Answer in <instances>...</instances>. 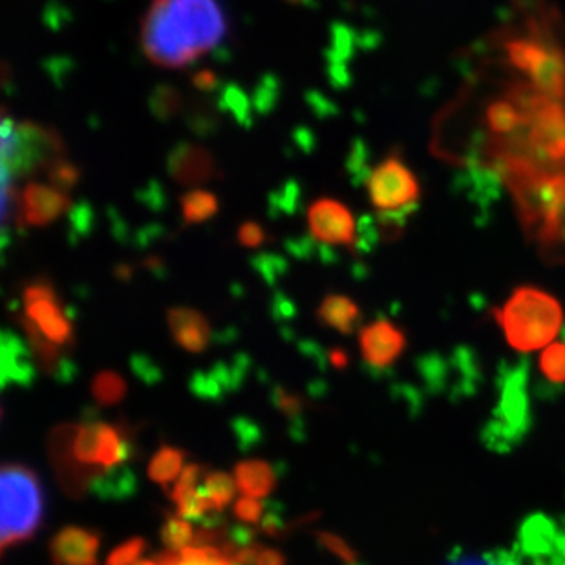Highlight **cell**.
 Instances as JSON below:
<instances>
[{"mask_svg":"<svg viewBox=\"0 0 565 565\" xmlns=\"http://www.w3.org/2000/svg\"><path fill=\"white\" fill-rule=\"evenodd\" d=\"M188 452L182 448L171 447V445H161L160 450L152 456L149 463V478L158 483V486L166 487L172 481H178L182 475L183 463H185Z\"/></svg>","mask_w":565,"mask_h":565,"instance_id":"ffe728a7","label":"cell"},{"mask_svg":"<svg viewBox=\"0 0 565 565\" xmlns=\"http://www.w3.org/2000/svg\"><path fill=\"white\" fill-rule=\"evenodd\" d=\"M72 207L74 205L68 192L61 191L54 185L30 182L19 196L15 224L19 231H26L28 227H46Z\"/></svg>","mask_w":565,"mask_h":565,"instance_id":"9c48e42d","label":"cell"},{"mask_svg":"<svg viewBox=\"0 0 565 565\" xmlns=\"http://www.w3.org/2000/svg\"><path fill=\"white\" fill-rule=\"evenodd\" d=\"M540 372L551 384H565V341L551 342L540 358Z\"/></svg>","mask_w":565,"mask_h":565,"instance_id":"4dcf8cb0","label":"cell"},{"mask_svg":"<svg viewBox=\"0 0 565 565\" xmlns=\"http://www.w3.org/2000/svg\"><path fill=\"white\" fill-rule=\"evenodd\" d=\"M143 267L147 271L152 273L154 277L163 278L167 275V266L163 258L160 256H149V258H145Z\"/></svg>","mask_w":565,"mask_h":565,"instance_id":"6f0895ef","label":"cell"},{"mask_svg":"<svg viewBox=\"0 0 565 565\" xmlns=\"http://www.w3.org/2000/svg\"><path fill=\"white\" fill-rule=\"evenodd\" d=\"M236 238H238V244H241L242 247H252V249L264 246V244L269 241V236H267L264 227H262L260 224H256V222H252V220H247V222H244V224L238 227Z\"/></svg>","mask_w":565,"mask_h":565,"instance_id":"f6af8a7d","label":"cell"},{"mask_svg":"<svg viewBox=\"0 0 565 565\" xmlns=\"http://www.w3.org/2000/svg\"><path fill=\"white\" fill-rule=\"evenodd\" d=\"M141 202L147 205V207L152 209V211H161V209L166 207V198H163V191L158 185H150V188L145 189V196L139 198Z\"/></svg>","mask_w":565,"mask_h":565,"instance_id":"db71d44e","label":"cell"},{"mask_svg":"<svg viewBox=\"0 0 565 565\" xmlns=\"http://www.w3.org/2000/svg\"><path fill=\"white\" fill-rule=\"evenodd\" d=\"M99 438H102V422L81 423L79 427H75V436L70 445L72 450V458L75 463L83 465V467H99L97 459H99Z\"/></svg>","mask_w":565,"mask_h":565,"instance_id":"7402d4cb","label":"cell"},{"mask_svg":"<svg viewBox=\"0 0 565 565\" xmlns=\"http://www.w3.org/2000/svg\"><path fill=\"white\" fill-rule=\"evenodd\" d=\"M114 277L118 278L119 282H130L134 277L132 266L128 264H118L114 269Z\"/></svg>","mask_w":565,"mask_h":565,"instance_id":"91938a15","label":"cell"},{"mask_svg":"<svg viewBox=\"0 0 565 565\" xmlns=\"http://www.w3.org/2000/svg\"><path fill=\"white\" fill-rule=\"evenodd\" d=\"M297 350H299L302 358L308 359L319 370H326V364L330 363V355L324 352V348L320 347L319 342L311 341V339L297 342Z\"/></svg>","mask_w":565,"mask_h":565,"instance_id":"f907efd6","label":"cell"},{"mask_svg":"<svg viewBox=\"0 0 565 565\" xmlns=\"http://www.w3.org/2000/svg\"><path fill=\"white\" fill-rule=\"evenodd\" d=\"M24 315L32 319L39 330L61 348L74 347V326L68 310L60 302V295L49 277L33 278L22 289Z\"/></svg>","mask_w":565,"mask_h":565,"instance_id":"8992f818","label":"cell"},{"mask_svg":"<svg viewBox=\"0 0 565 565\" xmlns=\"http://www.w3.org/2000/svg\"><path fill=\"white\" fill-rule=\"evenodd\" d=\"M17 322L21 326L22 331L26 333V341L32 350L33 359L38 363V369L46 375L54 377L55 372L60 369L61 361L66 355L61 352V347L50 341L43 331L39 330L32 319H28L26 315L15 313Z\"/></svg>","mask_w":565,"mask_h":565,"instance_id":"d6986e66","label":"cell"},{"mask_svg":"<svg viewBox=\"0 0 565 565\" xmlns=\"http://www.w3.org/2000/svg\"><path fill=\"white\" fill-rule=\"evenodd\" d=\"M315 536H317L320 547H324L326 551H330L331 555L341 558L344 565L359 564L358 551L353 550L352 545L348 544L347 540L339 534L319 531V533H315Z\"/></svg>","mask_w":565,"mask_h":565,"instance_id":"8d00e7d4","label":"cell"},{"mask_svg":"<svg viewBox=\"0 0 565 565\" xmlns=\"http://www.w3.org/2000/svg\"><path fill=\"white\" fill-rule=\"evenodd\" d=\"M269 401H271V405L288 419V423L297 422V419L305 417L302 414H305L306 411V399L300 394L289 392V390L284 388V386H275V388L269 392Z\"/></svg>","mask_w":565,"mask_h":565,"instance_id":"836d02e7","label":"cell"},{"mask_svg":"<svg viewBox=\"0 0 565 565\" xmlns=\"http://www.w3.org/2000/svg\"><path fill=\"white\" fill-rule=\"evenodd\" d=\"M38 379V363L33 359L30 344L22 341L15 331L4 330L0 335V384L8 388L17 384L21 388H32Z\"/></svg>","mask_w":565,"mask_h":565,"instance_id":"4fadbf2b","label":"cell"},{"mask_svg":"<svg viewBox=\"0 0 565 565\" xmlns=\"http://www.w3.org/2000/svg\"><path fill=\"white\" fill-rule=\"evenodd\" d=\"M366 188H369L370 202L379 213L416 209L422 198V188L416 174L395 150L372 169L366 180Z\"/></svg>","mask_w":565,"mask_h":565,"instance_id":"5b68a950","label":"cell"},{"mask_svg":"<svg viewBox=\"0 0 565 565\" xmlns=\"http://www.w3.org/2000/svg\"><path fill=\"white\" fill-rule=\"evenodd\" d=\"M191 85L194 90L200 92V94H216V92L222 90V79H220V75L211 68H202L194 72L191 75Z\"/></svg>","mask_w":565,"mask_h":565,"instance_id":"c3c4849f","label":"cell"},{"mask_svg":"<svg viewBox=\"0 0 565 565\" xmlns=\"http://www.w3.org/2000/svg\"><path fill=\"white\" fill-rule=\"evenodd\" d=\"M308 103H310V107L313 108L317 116H330V114L335 113V105H331L326 97L319 96L317 92L308 94Z\"/></svg>","mask_w":565,"mask_h":565,"instance_id":"9f6ffc18","label":"cell"},{"mask_svg":"<svg viewBox=\"0 0 565 565\" xmlns=\"http://www.w3.org/2000/svg\"><path fill=\"white\" fill-rule=\"evenodd\" d=\"M68 156V147L57 128L38 121L2 119V180L17 182L49 171Z\"/></svg>","mask_w":565,"mask_h":565,"instance_id":"3957f363","label":"cell"},{"mask_svg":"<svg viewBox=\"0 0 565 565\" xmlns=\"http://www.w3.org/2000/svg\"><path fill=\"white\" fill-rule=\"evenodd\" d=\"M233 565H244V564H241V562L233 561Z\"/></svg>","mask_w":565,"mask_h":565,"instance_id":"e7e4bbea","label":"cell"},{"mask_svg":"<svg viewBox=\"0 0 565 565\" xmlns=\"http://www.w3.org/2000/svg\"><path fill=\"white\" fill-rule=\"evenodd\" d=\"M102 547V536L85 527H64L55 534L50 551L54 565H99L97 553Z\"/></svg>","mask_w":565,"mask_h":565,"instance_id":"5bb4252c","label":"cell"},{"mask_svg":"<svg viewBox=\"0 0 565 565\" xmlns=\"http://www.w3.org/2000/svg\"><path fill=\"white\" fill-rule=\"evenodd\" d=\"M134 565H160V564H158V562H156L154 558H152V561H138Z\"/></svg>","mask_w":565,"mask_h":565,"instance_id":"be15d7a7","label":"cell"},{"mask_svg":"<svg viewBox=\"0 0 565 565\" xmlns=\"http://www.w3.org/2000/svg\"><path fill=\"white\" fill-rule=\"evenodd\" d=\"M46 177H49L50 185L70 192L79 183L83 171L75 163H72L68 158H63V160L55 161L54 166L50 167Z\"/></svg>","mask_w":565,"mask_h":565,"instance_id":"d590c367","label":"cell"},{"mask_svg":"<svg viewBox=\"0 0 565 565\" xmlns=\"http://www.w3.org/2000/svg\"><path fill=\"white\" fill-rule=\"evenodd\" d=\"M361 310H359L358 302L350 299L347 295H328L322 302H320L319 310H317V319L320 324L328 326L331 330H337L342 335H352L353 331L358 330L361 324Z\"/></svg>","mask_w":565,"mask_h":565,"instance_id":"ac0fdd59","label":"cell"},{"mask_svg":"<svg viewBox=\"0 0 565 565\" xmlns=\"http://www.w3.org/2000/svg\"><path fill=\"white\" fill-rule=\"evenodd\" d=\"M498 322L502 326L507 342L516 352H534L550 347L561 333L564 310L561 302L544 289L523 286L498 311Z\"/></svg>","mask_w":565,"mask_h":565,"instance_id":"7a4b0ae2","label":"cell"},{"mask_svg":"<svg viewBox=\"0 0 565 565\" xmlns=\"http://www.w3.org/2000/svg\"><path fill=\"white\" fill-rule=\"evenodd\" d=\"M284 2L295 6H315V0H284Z\"/></svg>","mask_w":565,"mask_h":565,"instance_id":"6125c7cd","label":"cell"},{"mask_svg":"<svg viewBox=\"0 0 565 565\" xmlns=\"http://www.w3.org/2000/svg\"><path fill=\"white\" fill-rule=\"evenodd\" d=\"M278 99H280V81L277 75H262L255 92H253V107L256 114L267 116L277 108Z\"/></svg>","mask_w":565,"mask_h":565,"instance_id":"1f68e13d","label":"cell"},{"mask_svg":"<svg viewBox=\"0 0 565 565\" xmlns=\"http://www.w3.org/2000/svg\"><path fill=\"white\" fill-rule=\"evenodd\" d=\"M220 114L216 103L196 99L185 110V124L198 138H209L220 128Z\"/></svg>","mask_w":565,"mask_h":565,"instance_id":"d4e9b609","label":"cell"},{"mask_svg":"<svg viewBox=\"0 0 565 565\" xmlns=\"http://www.w3.org/2000/svg\"><path fill=\"white\" fill-rule=\"evenodd\" d=\"M231 430L235 436L236 447L241 448L242 452H252L264 443V430L249 417H235L231 422Z\"/></svg>","mask_w":565,"mask_h":565,"instance_id":"e575fe53","label":"cell"},{"mask_svg":"<svg viewBox=\"0 0 565 565\" xmlns=\"http://www.w3.org/2000/svg\"><path fill=\"white\" fill-rule=\"evenodd\" d=\"M448 565H518L514 556L507 553H487L483 556L456 555Z\"/></svg>","mask_w":565,"mask_h":565,"instance_id":"7dc6e473","label":"cell"},{"mask_svg":"<svg viewBox=\"0 0 565 565\" xmlns=\"http://www.w3.org/2000/svg\"><path fill=\"white\" fill-rule=\"evenodd\" d=\"M233 511H235L236 520L255 525V523H260L266 505H262L258 498L244 497L235 503Z\"/></svg>","mask_w":565,"mask_h":565,"instance_id":"bcb514c9","label":"cell"},{"mask_svg":"<svg viewBox=\"0 0 565 565\" xmlns=\"http://www.w3.org/2000/svg\"><path fill=\"white\" fill-rule=\"evenodd\" d=\"M127 381L113 370H103L92 379V397L99 406H114L127 395Z\"/></svg>","mask_w":565,"mask_h":565,"instance_id":"484cf974","label":"cell"},{"mask_svg":"<svg viewBox=\"0 0 565 565\" xmlns=\"http://www.w3.org/2000/svg\"><path fill=\"white\" fill-rule=\"evenodd\" d=\"M167 172L182 188H200L220 177L213 152L200 143L180 141L167 154Z\"/></svg>","mask_w":565,"mask_h":565,"instance_id":"8fae6325","label":"cell"},{"mask_svg":"<svg viewBox=\"0 0 565 565\" xmlns=\"http://www.w3.org/2000/svg\"><path fill=\"white\" fill-rule=\"evenodd\" d=\"M249 370L252 358L244 352L236 353L230 363H216L209 370L194 372L189 379V390L198 399L220 403L244 386Z\"/></svg>","mask_w":565,"mask_h":565,"instance_id":"30bf717a","label":"cell"},{"mask_svg":"<svg viewBox=\"0 0 565 565\" xmlns=\"http://www.w3.org/2000/svg\"><path fill=\"white\" fill-rule=\"evenodd\" d=\"M253 271L269 286V288H277L280 278L288 275L289 262L284 256H278L277 253H258L253 256L252 260Z\"/></svg>","mask_w":565,"mask_h":565,"instance_id":"83f0119b","label":"cell"},{"mask_svg":"<svg viewBox=\"0 0 565 565\" xmlns=\"http://www.w3.org/2000/svg\"><path fill=\"white\" fill-rule=\"evenodd\" d=\"M167 322L172 339L185 352L203 353L213 342L214 331L211 330L207 317L198 310L177 306L167 311Z\"/></svg>","mask_w":565,"mask_h":565,"instance_id":"9a60e30c","label":"cell"},{"mask_svg":"<svg viewBox=\"0 0 565 565\" xmlns=\"http://www.w3.org/2000/svg\"><path fill=\"white\" fill-rule=\"evenodd\" d=\"M347 169L353 183L369 180L370 172H372L369 169V147L361 139L352 145V152L348 156Z\"/></svg>","mask_w":565,"mask_h":565,"instance_id":"ab89813d","label":"cell"},{"mask_svg":"<svg viewBox=\"0 0 565 565\" xmlns=\"http://www.w3.org/2000/svg\"><path fill=\"white\" fill-rule=\"evenodd\" d=\"M220 113L230 114L235 118L236 124L242 128L253 127V99H249L247 92L241 86L231 83V85L222 86L216 97Z\"/></svg>","mask_w":565,"mask_h":565,"instance_id":"cb8c5ba5","label":"cell"},{"mask_svg":"<svg viewBox=\"0 0 565 565\" xmlns=\"http://www.w3.org/2000/svg\"><path fill=\"white\" fill-rule=\"evenodd\" d=\"M149 110L161 124L177 119L180 114L185 110V97L182 92L178 90L177 86L169 85V83H161L156 85L147 99Z\"/></svg>","mask_w":565,"mask_h":565,"instance_id":"603a6c76","label":"cell"},{"mask_svg":"<svg viewBox=\"0 0 565 565\" xmlns=\"http://www.w3.org/2000/svg\"><path fill=\"white\" fill-rule=\"evenodd\" d=\"M284 509L282 503L271 502L266 503V511H264V516L260 520V531L262 533L269 536V539H280L282 536L284 531L288 529L286 525V520H284Z\"/></svg>","mask_w":565,"mask_h":565,"instance_id":"60d3db41","label":"cell"},{"mask_svg":"<svg viewBox=\"0 0 565 565\" xmlns=\"http://www.w3.org/2000/svg\"><path fill=\"white\" fill-rule=\"evenodd\" d=\"M130 370L147 386H156V384H160L163 381V370H161L160 364L154 363L145 353H134L132 358H130Z\"/></svg>","mask_w":565,"mask_h":565,"instance_id":"f35d334b","label":"cell"},{"mask_svg":"<svg viewBox=\"0 0 565 565\" xmlns=\"http://www.w3.org/2000/svg\"><path fill=\"white\" fill-rule=\"evenodd\" d=\"M255 565H286V558H284L280 551L269 550V547L260 545L258 555H256Z\"/></svg>","mask_w":565,"mask_h":565,"instance_id":"11a10c76","label":"cell"},{"mask_svg":"<svg viewBox=\"0 0 565 565\" xmlns=\"http://www.w3.org/2000/svg\"><path fill=\"white\" fill-rule=\"evenodd\" d=\"M277 465L267 463L264 459H247L235 467L236 486L242 494L252 498H266L275 491L278 483Z\"/></svg>","mask_w":565,"mask_h":565,"instance_id":"e0dca14e","label":"cell"},{"mask_svg":"<svg viewBox=\"0 0 565 565\" xmlns=\"http://www.w3.org/2000/svg\"><path fill=\"white\" fill-rule=\"evenodd\" d=\"M255 539L256 531L252 527V523H235L233 527H230V540L238 550L255 544Z\"/></svg>","mask_w":565,"mask_h":565,"instance_id":"816d5d0a","label":"cell"},{"mask_svg":"<svg viewBox=\"0 0 565 565\" xmlns=\"http://www.w3.org/2000/svg\"><path fill=\"white\" fill-rule=\"evenodd\" d=\"M489 119H491L492 128H497L500 132H509V130L516 127L518 114L514 113L511 105L498 103L497 107L492 108Z\"/></svg>","mask_w":565,"mask_h":565,"instance_id":"681fc988","label":"cell"},{"mask_svg":"<svg viewBox=\"0 0 565 565\" xmlns=\"http://www.w3.org/2000/svg\"><path fill=\"white\" fill-rule=\"evenodd\" d=\"M330 355V364L333 369L337 370H347L348 364H350V358H348V353L342 350V348H333L328 352Z\"/></svg>","mask_w":565,"mask_h":565,"instance_id":"680465c9","label":"cell"},{"mask_svg":"<svg viewBox=\"0 0 565 565\" xmlns=\"http://www.w3.org/2000/svg\"><path fill=\"white\" fill-rule=\"evenodd\" d=\"M230 32L220 0H152L139 28L150 63L182 70L216 49Z\"/></svg>","mask_w":565,"mask_h":565,"instance_id":"6da1fadb","label":"cell"},{"mask_svg":"<svg viewBox=\"0 0 565 565\" xmlns=\"http://www.w3.org/2000/svg\"><path fill=\"white\" fill-rule=\"evenodd\" d=\"M178 565H233V558L218 547H185Z\"/></svg>","mask_w":565,"mask_h":565,"instance_id":"74e56055","label":"cell"},{"mask_svg":"<svg viewBox=\"0 0 565 565\" xmlns=\"http://www.w3.org/2000/svg\"><path fill=\"white\" fill-rule=\"evenodd\" d=\"M161 542L166 544L167 550L182 553L185 547L192 544L194 539V529L189 520L182 516H167V522L161 527Z\"/></svg>","mask_w":565,"mask_h":565,"instance_id":"f546056e","label":"cell"},{"mask_svg":"<svg viewBox=\"0 0 565 565\" xmlns=\"http://www.w3.org/2000/svg\"><path fill=\"white\" fill-rule=\"evenodd\" d=\"M96 225V214L90 203L81 202L70 209L68 242L70 246H77L92 235Z\"/></svg>","mask_w":565,"mask_h":565,"instance_id":"f1b7e54d","label":"cell"},{"mask_svg":"<svg viewBox=\"0 0 565 565\" xmlns=\"http://www.w3.org/2000/svg\"><path fill=\"white\" fill-rule=\"evenodd\" d=\"M300 205V188L299 183H286L277 192H273L269 196V214L271 218H280V216H294L299 211Z\"/></svg>","mask_w":565,"mask_h":565,"instance_id":"d6a6232c","label":"cell"},{"mask_svg":"<svg viewBox=\"0 0 565 565\" xmlns=\"http://www.w3.org/2000/svg\"><path fill=\"white\" fill-rule=\"evenodd\" d=\"M406 335L388 319H377L359 333V347L370 372L383 374L406 350Z\"/></svg>","mask_w":565,"mask_h":565,"instance_id":"7c38bea8","label":"cell"},{"mask_svg":"<svg viewBox=\"0 0 565 565\" xmlns=\"http://www.w3.org/2000/svg\"><path fill=\"white\" fill-rule=\"evenodd\" d=\"M77 377H79V366L66 355V358L61 361L60 369L55 372L54 379L57 383L70 384L74 383Z\"/></svg>","mask_w":565,"mask_h":565,"instance_id":"f5cc1de1","label":"cell"},{"mask_svg":"<svg viewBox=\"0 0 565 565\" xmlns=\"http://www.w3.org/2000/svg\"><path fill=\"white\" fill-rule=\"evenodd\" d=\"M145 550H147V542L143 539L136 536L127 540L108 555L105 565H134L139 561V556L143 555Z\"/></svg>","mask_w":565,"mask_h":565,"instance_id":"b9f144b4","label":"cell"},{"mask_svg":"<svg viewBox=\"0 0 565 565\" xmlns=\"http://www.w3.org/2000/svg\"><path fill=\"white\" fill-rule=\"evenodd\" d=\"M202 476H205V467H203V465H188V467L183 469L182 475H180V478H178L177 486L172 489L171 494H169L172 502H174L177 498L182 497V494H185V492L198 489V481H200Z\"/></svg>","mask_w":565,"mask_h":565,"instance_id":"ee69618b","label":"cell"},{"mask_svg":"<svg viewBox=\"0 0 565 565\" xmlns=\"http://www.w3.org/2000/svg\"><path fill=\"white\" fill-rule=\"evenodd\" d=\"M236 480L227 472H207L203 476V492L209 498L214 512L224 511L236 494Z\"/></svg>","mask_w":565,"mask_h":565,"instance_id":"4316f807","label":"cell"},{"mask_svg":"<svg viewBox=\"0 0 565 565\" xmlns=\"http://www.w3.org/2000/svg\"><path fill=\"white\" fill-rule=\"evenodd\" d=\"M512 64L527 72L534 83L551 92L562 94L565 85V63L561 55L534 39H518L507 46Z\"/></svg>","mask_w":565,"mask_h":565,"instance_id":"52a82bcc","label":"cell"},{"mask_svg":"<svg viewBox=\"0 0 565 565\" xmlns=\"http://www.w3.org/2000/svg\"><path fill=\"white\" fill-rule=\"evenodd\" d=\"M2 553L32 540L44 518V492L38 472L21 463H6L0 472Z\"/></svg>","mask_w":565,"mask_h":565,"instance_id":"277c9868","label":"cell"},{"mask_svg":"<svg viewBox=\"0 0 565 565\" xmlns=\"http://www.w3.org/2000/svg\"><path fill=\"white\" fill-rule=\"evenodd\" d=\"M326 392H328V384H326L324 379L313 381V383L308 386V394H310L311 397H315V399H320L322 395H326Z\"/></svg>","mask_w":565,"mask_h":565,"instance_id":"94428289","label":"cell"},{"mask_svg":"<svg viewBox=\"0 0 565 565\" xmlns=\"http://www.w3.org/2000/svg\"><path fill=\"white\" fill-rule=\"evenodd\" d=\"M269 311H271L273 319L277 320V322H282V324L294 322L297 319V315H299V308L295 305L294 299L289 295L284 294V291H280V289H275Z\"/></svg>","mask_w":565,"mask_h":565,"instance_id":"7bdbcfd3","label":"cell"},{"mask_svg":"<svg viewBox=\"0 0 565 565\" xmlns=\"http://www.w3.org/2000/svg\"><path fill=\"white\" fill-rule=\"evenodd\" d=\"M182 218L185 225H198L214 218L220 211V200L214 192L192 189L180 196Z\"/></svg>","mask_w":565,"mask_h":565,"instance_id":"44dd1931","label":"cell"},{"mask_svg":"<svg viewBox=\"0 0 565 565\" xmlns=\"http://www.w3.org/2000/svg\"><path fill=\"white\" fill-rule=\"evenodd\" d=\"M308 227L315 241L326 246H347L350 249L358 244V224L347 203L335 198H317L308 207Z\"/></svg>","mask_w":565,"mask_h":565,"instance_id":"ba28073f","label":"cell"},{"mask_svg":"<svg viewBox=\"0 0 565 565\" xmlns=\"http://www.w3.org/2000/svg\"><path fill=\"white\" fill-rule=\"evenodd\" d=\"M92 497L103 502H125L138 492V476L132 467L118 465L114 469L103 470L88 486Z\"/></svg>","mask_w":565,"mask_h":565,"instance_id":"2e32d148","label":"cell"}]
</instances>
